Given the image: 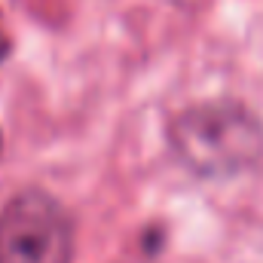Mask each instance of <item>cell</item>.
<instances>
[{
    "label": "cell",
    "instance_id": "2",
    "mask_svg": "<svg viewBox=\"0 0 263 263\" xmlns=\"http://www.w3.org/2000/svg\"><path fill=\"white\" fill-rule=\"evenodd\" d=\"M73 220L59 199L25 190L0 211V263H70Z\"/></svg>",
    "mask_w": 263,
    "mask_h": 263
},
{
    "label": "cell",
    "instance_id": "1",
    "mask_svg": "<svg viewBox=\"0 0 263 263\" xmlns=\"http://www.w3.org/2000/svg\"><path fill=\"white\" fill-rule=\"evenodd\" d=\"M178 159L205 178H227L254 165L263 153V123L239 101H205L172 123Z\"/></svg>",
    "mask_w": 263,
    "mask_h": 263
}]
</instances>
